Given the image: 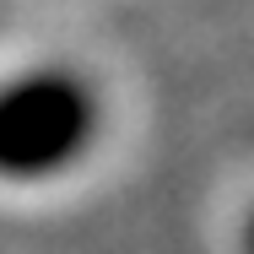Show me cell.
<instances>
[{
  "mask_svg": "<svg viewBox=\"0 0 254 254\" xmlns=\"http://www.w3.org/2000/svg\"><path fill=\"white\" fill-rule=\"evenodd\" d=\"M98 135V98L92 87L65 70L38 65L0 81V179H49L65 173Z\"/></svg>",
  "mask_w": 254,
  "mask_h": 254,
  "instance_id": "1",
  "label": "cell"
},
{
  "mask_svg": "<svg viewBox=\"0 0 254 254\" xmlns=\"http://www.w3.org/2000/svg\"><path fill=\"white\" fill-rule=\"evenodd\" d=\"M244 254H254V211L244 216Z\"/></svg>",
  "mask_w": 254,
  "mask_h": 254,
  "instance_id": "2",
  "label": "cell"
}]
</instances>
